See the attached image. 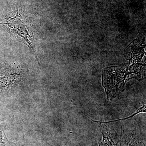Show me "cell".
Here are the masks:
<instances>
[{
	"instance_id": "obj_5",
	"label": "cell",
	"mask_w": 146,
	"mask_h": 146,
	"mask_svg": "<svg viewBox=\"0 0 146 146\" xmlns=\"http://www.w3.org/2000/svg\"><path fill=\"white\" fill-rule=\"evenodd\" d=\"M145 44L142 39H136L127 48L128 60L131 64L139 63L145 54Z\"/></svg>"
},
{
	"instance_id": "obj_2",
	"label": "cell",
	"mask_w": 146,
	"mask_h": 146,
	"mask_svg": "<svg viewBox=\"0 0 146 146\" xmlns=\"http://www.w3.org/2000/svg\"><path fill=\"white\" fill-rule=\"evenodd\" d=\"M99 146H119L121 140V126L113 121L99 122Z\"/></svg>"
},
{
	"instance_id": "obj_4",
	"label": "cell",
	"mask_w": 146,
	"mask_h": 146,
	"mask_svg": "<svg viewBox=\"0 0 146 146\" xmlns=\"http://www.w3.org/2000/svg\"><path fill=\"white\" fill-rule=\"evenodd\" d=\"M0 24L6 25L12 31L23 39L38 60L35 47L34 44L31 41V36L28 29L26 25L20 19V16L18 12L16 13L15 17L13 18L7 17L3 21H0Z\"/></svg>"
},
{
	"instance_id": "obj_7",
	"label": "cell",
	"mask_w": 146,
	"mask_h": 146,
	"mask_svg": "<svg viewBox=\"0 0 146 146\" xmlns=\"http://www.w3.org/2000/svg\"><path fill=\"white\" fill-rule=\"evenodd\" d=\"M7 141L6 138L5 133L0 127V146H3L5 145Z\"/></svg>"
},
{
	"instance_id": "obj_6",
	"label": "cell",
	"mask_w": 146,
	"mask_h": 146,
	"mask_svg": "<svg viewBox=\"0 0 146 146\" xmlns=\"http://www.w3.org/2000/svg\"><path fill=\"white\" fill-rule=\"evenodd\" d=\"M18 75L15 73L0 72V91L10 89Z\"/></svg>"
},
{
	"instance_id": "obj_1",
	"label": "cell",
	"mask_w": 146,
	"mask_h": 146,
	"mask_svg": "<svg viewBox=\"0 0 146 146\" xmlns=\"http://www.w3.org/2000/svg\"><path fill=\"white\" fill-rule=\"evenodd\" d=\"M131 78L143 79V69L139 64L129 66H112L104 70L102 74V84L108 100L116 98L125 90L127 82Z\"/></svg>"
},
{
	"instance_id": "obj_3",
	"label": "cell",
	"mask_w": 146,
	"mask_h": 146,
	"mask_svg": "<svg viewBox=\"0 0 146 146\" xmlns=\"http://www.w3.org/2000/svg\"><path fill=\"white\" fill-rule=\"evenodd\" d=\"M145 136L136 124L124 123L121 125L120 146H145Z\"/></svg>"
}]
</instances>
